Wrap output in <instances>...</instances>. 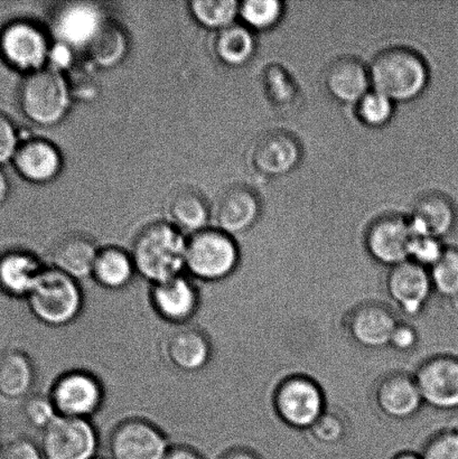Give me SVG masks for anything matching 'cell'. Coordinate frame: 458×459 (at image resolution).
I'll return each mask as SVG.
<instances>
[{
	"label": "cell",
	"instance_id": "6da1fadb",
	"mask_svg": "<svg viewBox=\"0 0 458 459\" xmlns=\"http://www.w3.org/2000/svg\"><path fill=\"white\" fill-rule=\"evenodd\" d=\"M187 238L170 223H152L134 238L130 252L138 276L151 285L186 272Z\"/></svg>",
	"mask_w": 458,
	"mask_h": 459
},
{
	"label": "cell",
	"instance_id": "7a4b0ae2",
	"mask_svg": "<svg viewBox=\"0 0 458 459\" xmlns=\"http://www.w3.org/2000/svg\"><path fill=\"white\" fill-rule=\"evenodd\" d=\"M369 72L372 90L394 103L415 100L429 82L428 63L410 48L384 49L372 60Z\"/></svg>",
	"mask_w": 458,
	"mask_h": 459
},
{
	"label": "cell",
	"instance_id": "3957f363",
	"mask_svg": "<svg viewBox=\"0 0 458 459\" xmlns=\"http://www.w3.org/2000/svg\"><path fill=\"white\" fill-rule=\"evenodd\" d=\"M25 300L31 315L43 325L53 328L71 325L84 308V294L79 281L53 267L43 270Z\"/></svg>",
	"mask_w": 458,
	"mask_h": 459
},
{
	"label": "cell",
	"instance_id": "277c9868",
	"mask_svg": "<svg viewBox=\"0 0 458 459\" xmlns=\"http://www.w3.org/2000/svg\"><path fill=\"white\" fill-rule=\"evenodd\" d=\"M239 263V247L232 236L221 230L206 228L187 238L186 272L193 281H226L235 273Z\"/></svg>",
	"mask_w": 458,
	"mask_h": 459
},
{
	"label": "cell",
	"instance_id": "5b68a950",
	"mask_svg": "<svg viewBox=\"0 0 458 459\" xmlns=\"http://www.w3.org/2000/svg\"><path fill=\"white\" fill-rule=\"evenodd\" d=\"M71 90L60 72L48 67L27 74L20 89V106L27 119L39 126L60 123L69 111Z\"/></svg>",
	"mask_w": 458,
	"mask_h": 459
},
{
	"label": "cell",
	"instance_id": "8992f818",
	"mask_svg": "<svg viewBox=\"0 0 458 459\" xmlns=\"http://www.w3.org/2000/svg\"><path fill=\"white\" fill-rule=\"evenodd\" d=\"M58 416L91 420L105 403V389L92 373L72 370L57 377L49 391Z\"/></svg>",
	"mask_w": 458,
	"mask_h": 459
},
{
	"label": "cell",
	"instance_id": "52a82bcc",
	"mask_svg": "<svg viewBox=\"0 0 458 459\" xmlns=\"http://www.w3.org/2000/svg\"><path fill=\"white\" fill-rule=\"evenodd\" d=\"M42 433L45 459H96L99 434L91 420L58 416Z\"/></svg>",
	"mask_w": 458,
	"mask_h": 459
},
{
	"label": "cell",
	"instance_id": "ba28073f",
	"mask_svg": "<svg viewBox=\"0 0 458 459\" xmlns=\"http://www.w3.org/2000/svg\"><path fill=\"white\" fill-rule=\"evenodd\" d=\"M49 49L47 36L33 22L15 21L0 31V54L13 69L29 74L44 69Z\"/></svg>",
	"mask_w": 458,
	"mask_h": 459
},
{
	"label": "cell",
	"instance_id": "9c48e42d",
	"mask_svg": "<svg viewBox=\"0 0 458 459\" xmlns=\"http://www.w3.org/2000/svg\"><path fill=\"white\" fill-rule=\"evenodd\" d=\"M278 415L296 429H311L325 412V400L320 386L303 377H291L276 394Z\"/></svg>",
	"mask_w": 458,
	"mask_h": 459
},
{
	"label": "cell",
	"instance_id": "30bf717a",
	"mask_svg": "<svg viewBox=\"0 0 458 459\" xmlns=\"http://www.w3.org/2000/svg\"><path fill=\"white\" fill-rule=\"evenodd\" d=\"M169 448L163 430L142 418L119 422L109 439L112 459H165Z\"/></svg>",
	"mask_w": 458,
	"mask_h": 459
},
{
	"label": "cell",
	"instance_id": "8fae6325",
	"mask_svg": "<svg viewBox=\"0 0 458 459\" xmlns=\"http://www.w3.org/2000/svg\"><path fill=\"white\" fill-rule=\"evenodd\" d=\"M150 300L157 316L177 327L187 325L201 305L200 291L194 281L184 273L151 285Z\"/></svg>",
	"mask_w": 458,
	"mask_h": 459
},
{
	"label": "cell",
	"instance_id": "7c38bea8",
	"mask_svg": "<svg viewBox=\"0 0 458 459\" xmlns=\"http://www.w3.org/2000/svg\"><path fill=\"white\" fill-rule=\"evenodd\" d=\"M414 234L410 220L399 214H387L376 219L367 229V249L378 263L396 267L410 260Z\"/></svg>",
	"mask_w": 458,
	"mask_h": 459
},
{
	"label": "cell",
	"instance_id": "4fadbf2b",
	"mask_svg": "<svg viewBox=\"0 0 458 459\" xmlns=\"http://www.w3.org/2000/svg\"><path fill=\"white\" fill-rule=\"evenodd\" d=\"M302 157L303 148L295 134L272 130L255 142L251 164L264 177L281 178L298 169Z\"/></svg>",
	"mask_w": 458,
	"mask_h": 459
},
{
	"label": "cell",
	"instance_id": "5bb4252c",
	"mask_svg": "<svg viewBox=\"0 0 458 459\" xmlns=\"http://www.w3.org/2000/svg\"><path fill=\"white\" fill-rule=\"evenodd\" d=\"M424 403L439 411L458 409V359L444 355L419 368L415 377Z\"/></svg>",
	"mask_w": 458,
	"mask_h": 459
},
{
	"label": "cell",
	"instance_id": "9a60e30c",
	"mask_svg": "<svg viewBox=\"0 0 458 459\" xmlns=\"http://www.w3.org/2000/svg\"><path fill=\"white\" fill-rule=\"evenodd\" d=\"M160 352L170 367L184 373H195L208 367L213 351L203 331L184 325L165 335Z\"/></svg>",
	"mask_w": 458,
	"mask_h": 459
},
{
	"label": "cell",
	"instance_id": "2e32d148",
	"mask_svg": "<svg viewBox=\"0 0 458 459\" xmlns=\"http://www.w3.org/2000/svg\"><path fill=\"white\" fill-rule=\"evenodd\" d=\"M387 288L390 299L410 317L423 313L434 290L428 270L410 260L392 268Z\"/></svg>",
	"mask_w": 458,
	"mask_h": 459
},
{
	"label": "cell",
	"instance_id": "e0dca14e",
	"mask_svg": "<svg viewBox=\"0 0 458 459\" xmlns=\"http://www.w3.org/2000/svg\"><path fill=\"white\" fill-rule=\"evenodd\" d=\"M324 85L334 100L357 105L372 90L369 65L358 57H338L325 69Z\"/></svg>",
	"mask_w": 458,
	"mask_h": 459
},
{
	"label": "cell",
	"instance_id": "ac0fdd59",
	"mask_svg": "<svg viewBox=\"0 0 458 459\" xmlns=\"http://www.w3.org/2000/svg\"><path fill=\"white\" fill-rule=\"evenodd\" d=\"M100 9L87 3L67 4L57 12L54 26L61 43L87 49L106 24Z\"/></svg>",
	"mask_w": 458,
	"mask_h": 459
},
{
	"label": "cell",
	"instance_id": "d6986e66",
	"mask_svg": "<svg viewBox=\"0 0 458 459\" xmlns=\"http://www.w3.org/2000/svg\"><path fill=\"white\" fill-rule=\"evenodd\" d=\"M262 213L259 196L253 188L236 186L228 188L215 206L217 229L235 236L255 226Z\"/></svg>",
	"mask_w": 458,
	"mask_h": 459
},
{
	"label": "cell",
	"instance_id": "ffe728a7",
	"mask_svg": "<svg viewBox=\"0 0 458 459\" xmlns=\"http://www.w3.org/2000/svg\"><path fill=\"white\" fill-rule=\"evenodd\" d=\"M397 319L389 309L378 304L360 306L351 314L350 334L359 345L370 350L390 346Z\"/></svg>",
	"mask_w": 458,
	"mask_h": 459
},
{
	"label": "cell",
	"instance_id": "44dd1931",
	"mask_svg": "<svg viewBox=\"0 0 458 459\" xmlns=\"http://www.w3.org/2000/svg\"><path fill=\"white\" fill-rule=\"evenodd\" d=\"M408 220L414 237H433L441 240L454 229L456 211L447 196L432 192L419 197Z\"/></svg>",
	"mask_w": 458,
	"mask_h": 459
},
{
	"label": "cell",
	"instance_id": "7402d4cb",
	"mask_svg": "<svg viewBox=\"0 0 458 459\" xmlns=\"http://www.w3.org/2000/svg\"><path fill=\"white\" fill-rule=\"evenodd\" d=\"M13 160L22 178L38 184L53 181L61 172L63 164L57 148L43 139L22 143Z\"/></svg>",
	"mask_w": 458,
	"mask_h": 459
},
{
	"label": "cell",
	"instance_id": "603a6c76",
	"mask_svg": "<svg viewBox=\"0 0 458 459\" xmlns=\"http://www.w3.org/2000/svg\"><path fill=\"white\" fill-rule=\"evenodd\" d=\"M44 269L30 252L8 251L0 256V290L13 299H26Z\"/></svg>",
	"mask_w": 458,
	"mask_h": 459
},
{
	"label": "cell",
	"instance_id": "cb8c5ba5",
	"mask_svg": "<svg viewBox=\"0 0 458 459\" xmlns=\"http://www.w3.org/2000/svg\"><path fill=\"white\" fill-rule=\"evenodd\" d=\"M376 398L381 411L397 420L411 418L424 403L416 380L406 375L385 377L376 389Z\"/></svg>",
	"mask_w": 458,
	"mask_h": 459
},
{
	"label": "cell",
	"instance_id": "d4e9b609",
	"mask_svg": "<svg viewBox=\"0 0 458 459\" xmlns=\"http://www.w3.org/2000/svg\"><path fill=\"white\" fill-rule=\"evenodd\" d=\"M99 250L91 238L71 234L54 246L52 267L78 281L91 278Z\"/></svg>",
	"mask_w": 458,
	"mask_h": 459
},
{
	"label": "cell",
	"instance_id": "484cf974",
	"mask_svg": "<svg viewBox=\"0 0 458 459\" xmlns=\"http://www.w3.org/2000/svg\"><path fill=\"white\" fill-rule=\"evenodd\" d=\"M35 368L29 355L20 350L0 355V397L8 402L30 397L35 384Z\"/></svg>",
	"mask_w": 458,
	"mask_h": 459
},
{
	"label": "cell",
	"instance_id": "4316f807",
	"mask_svg": "<svg viewBox=\"0 0 458 459\" xmlns=\"http://www.w3.org/2000/svg\"><path fill=\"white\" fill-rule=\"evenodd\" d=\"M137 276L130 252L118 247H108L99 250L94 263L91 279L107 290H123Z\"/></svg>",
	"mask_w": 458,
	"mask_h": 459
},
{
	"label": "cell",
	"instance_id": "83f0119b",
	"mask_svg": "<svg viewBox=\"0 0 458 459\" xmlns=\"http://www.w3.org/2000/svg\"><path fill=\"white\" fill-rule=\"evenodd\" d=\"M170 224L179 231L194 234L206 229L210 209L204 197L192 190L178 192L169 202Z\"/></svg>",
	"mask_w": 458,
	"mask_h": 459
},
{
	"label": "cell",
	"instance_id": "f1b7e54d",
	"mask_svg": "<svg viewBox=\"0 0 458 459\" xmlns=\"http://www.w3.org/2000/svg\"><path fill=\"white\" fill-rule=\"evenodd\" d=\"M255 48L257 44L253 30L236 24L219 30L214 42L218 57L230 66L246 65L254 57Z\"/></svg>",
	"mask_w": 458,
	"mask_h": 459
},
{
	"label": "cell",
	"instance_id": "f546056e",
	"mask_svg": "<svg viewBox=\"0 0 458 459\" xmlns=\"http://www.w3.org/2000/svg\"><path fill=\"white\" fill-rule=\"evenodd\" d=\"M190 11L199 24L219 31L233 25L239 16L240 3L236 0H195L190 4Z\"/></svg>",
	"mask_w": 458,
	"mask_h": 459
},
{
	"label": "cell",
	"instance_id": "4dcf8cb0",
	"mask_svg": "<svg viewBox=\"0 0 458 459\" xmlns=\"http://www.w3.org/2000/svg\"><path fill=\"white\" fill-rule=\"evenodd\" d=\"M125 47L127 42L123 30L106 22L87 51L97 65L108 67L117 65L124 57Z\"/></svg>",
	"mask_w": 458,
	"mask_h": 459
},
{
	"label": "cell",
	"instance_id": "1f68e13d",
	"mask_svg": "<svg viewBox=\"0 0 458 459\" xmlns=\"http://www.w3.org/2000/svg\"><path fill=\"white\" fill-rule=\"evenodd\" d=\"M284 4L278 0H248L240 4L239 16L251 30H268L280 24Z\"/></svg>",
	"mask_w": 458,
	"mask_h": 459
},
{
	"label": "cell",
	"instance_id": "d6a6232c",
	"mask_svg": "<svg viewBox=\"0 0 458 459\" xmlns=\"http://www.w3.org/2000/svg\"><path fill=\"white\" fill-rule=\"evenodd\" d=\"M433 290L447 299L458 295V249L445 247L434 267L428 270Z\"/></svg>",
	"mask_w": 458,
	"mask_h": 459
},
{
	"label": "cell",
	"instance_id": "836d02e7",
	"mask_svg": "<svg viewBox=\"0 0 458 459\" xmlns=\"http://www.w3.org/2000/svg\"><path fill=\"white\" fill-rule=\"evenodd\" d=\"M356 106L359 119L372 128L384 127L394 114V102L376 90L367 92Z\"/></svg>",
	"mask_w": 458,
	"mask_h": 459
},
{
	"label": "cell",
	"instance_id": "e575fe53",
	"mask_svg": "<svg viewBox=\"0 0 458 459\" xmlns=\"http://www.w3.org/2000/svg\"><path fill=\"white\" fill-rule=\"evenodd\" d=\"M22 412H24L26 421L33 429L42 431L47 429L58 417L56 409L54 407L49 395H30L25 400Z\"/></svg>",
	"mask_w": 458,
	"mask_h": 459
},
{
	"label": "cell",
	"instance_id": "d590c367",
	"mask_svg": "<svg viewBox=\"0 0 458 459\" xmlns=\"http://www.w3.org/2000/svg\"><path fill=\"white\" fill-rule=\"evenodd\" d=\"M444 251H445V247H443L439 238L414 237L410 247V260L429 270L442 258Z\"/></svg>",
	"mask_w": 458,
	"mask_h": 459
},
{
	"label": "cell",
	"instance_id": "8d00e7d4",
	"mask_svg": "<svg viewBox=\"0 0 458 459\" xmlns=\"http://www.w3.org/2000/svg\"><path fill=\"white\" fill-rule=\"evenodd\" d=\"M266 82L269 98L277 106L289 105L295 100L298 93L296 84L284 70L278 67L276 70L268 71Z\"/></svg>",
	"mask_w": 458,
	"mask_h": 459
},
{
	"label": "cell",
	"instance_id": "74e56055",
	"mask_svg": "<svg viewBox=\"0 0 458 459\" xmlns=\"http://www.w3.org/2000/svg\"><path fill=\"white\" fill-rule=\"evenodd\" d=\"M423 459H458V431H446L433 438Z\"/></svg>",
	"mask_w": 458,
	"mask_h": 459
},
{
	"label": "cell",
	"instance_id": "f35d334b",
	"mask_svg": "<svg viewBox=\"0 0 458 459\" xmlns=\"http://www.w3.org/2000/svg\"><path fill=\"white\" fill-rule=\"evenodd\" d=\"M20 147L18 134L13 121L0 112V168L13 159Z\"/></svg>",
	"mask_w": 458,
	"mask_h": 459
},
{
	"label": "cell",
	"instance_id": "ab89813d",
	"mask_svg": "<svg viewBox=\"0 0 458 459\" xmlns=\"http://www.w3.org/2000/svg\"><path fill=\"white\" fill-rule=\"evenodd\" d=\"M2 459H45L42 449L27 438L13 439L4 449Z\"/></svg>",
	"mask_w": 458,
	"mask_h": 459
},
{
	"label": "cell",
	"instance_id": "60d3db41",
	"mask_svg": "<svg viewBox=\"0 0 458 459\" xmlns=\"http://www.w3.org/2000/svg\"><path fill=\"white\" fill-rule=\"evenodd\" d=\"M419 336L414 328L408 325H402L398 324L396 330H394L390 346L394 350L401 351V352H407L415 348Z\"/></svg>",
	"mask_w": 458,
	"mask_h": 459
},
{
	"label": "cell",
	"instance_id": "b9f144b4",
	"mask_svg": "<svg viewBox=\"0 0 458 459\" xmlns=\"http://www.w3.org/2000/svg\"><path fill=\"white\" fill-rule=\"evenodd\" d=\"M48 61L52 63L51 69H65L72 62L71 48L63 43H58L53 48L49 49Z\"/></svg>",
	"mask_w": 458,
	"mask_h": 459
},
{
	"label": "cell",
	"instance_id": "7bdbcfd3",
	"mask_svg": "<svg viewBox=\"0 0 458 459\" xmlns=\"http://www.w3.org/2000/svg\"><path fill=\"white\" fill-rule=\"evenodd\" d=\"M165 459H203L199 453L187 446L170 447Z\"/></svg>",
	"mask_w": 458,
	"mask_h": 459
},
{
	"label": "cell",
	"instance_id": "ee69618b",
	"mask_svg": "<svg viewBox=\"0 0 458 459\" xmlns=\"http://www.w3.org/2000/svg\"><path fill=\"white\" fill-rule=\"evenodd\" d=\"M9 191H11V186H9L8 178L0 168V205L8 199Z\"/></svg>",
	"mask_w": 458,
	"mask_h": 459
},
{
	"label": "cell",
	"instance_id": "f6af8a7d",
	"mask_svg": "<svg viewBox=\"0 0 458 459\" xmlns=\"http://www.w3.org/2000/svg\"><path fill=\"white\" fill-rule=\"evenodd\" d=\"M221 459H258L250 452L244 451V449H236L226 454Z\"/></svg>",
	"mask_w": 458,
	"mask_h": 459
},
{
	"label": "cell",
	"instance_id": "bcb514c9",
	"mask_svg": "<svg viewBox=\"0 0 458 459\" xmlns=\"http://www.w3.org/2000/svg\"><path fill=\"white\" fill-rule=\"evenodd\" d=\"M397 459H420V458L416 457L414 455H403V456H401V457H399Z\"/></svg>",
	"mask_w": 458,
	"mask_h": 459
}]
</instances>
